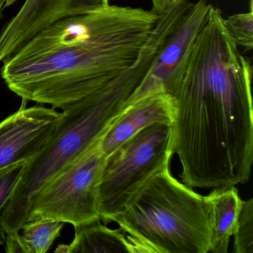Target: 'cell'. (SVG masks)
<instances>
[{
    "label": "cell",
    "mask_w": 253,
    "mask_h": 253,
    "mask_svg": "<svg viewBox=\"0 0 253 253\" xmlns=\"http://www.w3.org/2000/svg\"><path fill=\"white\" fill-rule=\"evenodd\" d=\"M211 6L182 66L174 93L171 150L189 187L236 186L253 162V67Z\"/></svg>",
    "instance_id": "obj_1"
},
{
    "label": "cell",
    "mask_w": 253,
    "mask_h": 253,
    "mask_svg": "<svg viewBox=\"0 0 253 253\" xmlns=\"http://www.w3.org/2000/svg\"><path fill=\"white\" fill-rule=\"evenodd\" d=\"M158 14L108 5L56 22L10 56L1 69L25 100L63 109L132 66Z\"/></svg>",
    "instance_id": "obj_2"
},
{
    "label": "cell",
    "mask_w": 253,
    "mask_h": 253,
    "mask_svg": "<svg viewBox=\"0 0 253 253\" xmlns=\"http://www.w3.org/2000/svg\"><path fill=\"white\" fill-rule=\"evenodd\" d=\"M141 82L128 69L89 95L63 108L61 119L46 146L27 163L26 169L0 216L5 234L20 232L29 220L32 200L66 166L85 152L125 109Z\"/></svg>",
    "instance_id": "obj_3"
},
{
    "label": "cell",
    "mask_w": 253,
    "mask_h": 253,
    "mask_svg": "<svg viewBox=\"0 0 253 253\" xmlns=\"http://www.w3.org/2000/svg\"><path fill=\"white\" fill-rule=\"evenodd\" d=\"M134 253H208L211 232L205 198L174 178L169 167L147 180L111 217Z\"/></svg>",
    "instance_id": "obj_4"
},
{
    "label": "cell",
    "mask_w": 253,
    "mask_h": 253,
    "mask_svg": "<svg viewBox=\"0 0 253 253\" xmlns=\"http://www.w3.org/2000/svg\"><path fill=\"white\" fill-rule=\"evenodd\" d=\"M171 126L156 124L106 156L99 187L100 220L109 223L151 177L169 167Z\"/></svg>",
    "instance_id": "obj_5"
},
{
    "label": "cell",
    "mask_w": 253,
    "mask_h": 253,
    "mask_svg": "<svg viewBox=\"0 0 253 253\" xmlns=\"http://www.w3.org/2000/svg\"><path fill=\"white\" fill-rule=\"evenodd\" d=\"M100 139L38 192L31 204L29 220L51 219L75 227L100 220L99 187L106 158Z\"/></svg>",
    "instance_id": "obj_6"
},
{
    "label": "cell",
    "mask_w": 253,
    "mask_h": 253,
    "mask_svg": "<svg viewBox=\"0 0 253 253\" xmlns=\"http://www.w3.org/2000/svg\"><path fill=\"white\" fill-rule=\"evenodd\" d=\"M211 6L207 0L192 2L160 49L143 81L128 97L125 108L157 91L174 95L180 69L207 23Z\"/></svg>",
    "instance_id": "obj_7"
},
{
    "label": "cell",
    "mask_w": 253,
    "mask_h": 253,
    "mask_svg": "<svg viewBox=\"0 0 253 253\" xmlns=\"http://www.w3.org/2000/svg\"><path fill=\"white\" fill-rule=\"evenodd\" d=\"M61 116L35 106L22 107L0 123V169L35 158L52 138Z\"/></svg>",
    "instance_id": "obj_8"
},
{
    "label": "cell",
    "mask_w": 253,
    "mask_h": 253,
    "mask_svg": "<svg viewBox=\"0 0 253 253\" xmlns=\"http://www.w3.org/2000/svg\"><path fill=\"white\" fill-rule=\"evenodd\" d=\"M109 5V0H26L0 33V62L56 22Z\"/></svg>",
    "instance_id": "obj_9"
},
{
    "label": "cell",
    "mask_w": 253,
    "mask_h": 253,
    "mask_svg": "<svg viewBox=\"0 0 253 253\" xmlns=\"http://www.w3.org/2000/svg\"><path fill=\"white\" fill-rule=\"evenodd\" d=\"M174 112V97L165 91H157L140 99L125 108L102 136V151L108 156L146 127L156 124L171 125Z\"/></svg>",
    "instance_id": "obj_10"
},
{
    "label": "cell",
    "mask_w": 253,
    "mask_h": 253,
    "mask_svg": "<svg viewBox=\"0 0 253 253\" xmlns=\"http://www.w3.org/2000/svg\"><path fill=\"white\" fill-rule=\"evenodd\" d=\"M204 198L211 226L210 253H226L235 232L243 200L235 186L212 189Z\"/></svg>",
    "instance_id": "obj_11"
},
{
    "label": "cell",
    "mask_w": 253,
    "mask_h": 253,
    "mask_svg": "<svg viewBox=\"0 0 253 253\" xmlns=\"http://www.w3.org/2000/svg\"><path fill=\"white\" fill-rule=\"evenodd\" d=\"M100 220L75 227L69 245L59 246L56 253H134V246L121 229H111Z\"/></svg>",
    "instance_id": "obj_12"
},
{
    "label": "cell",
    "mask_w": 253,
    "mask_h": 253,
    "mask_svg": "<svg viewBox=\"0 0 253 253\" xmlns=\"http://www.w3.org/2000/svg\"><path fill=\"white\" fill-rule=\"evenodd\" d=\"M64 223L51 219L29 220L22 226L20 234L27 253H45L60 237Z\"/></svg>",
    "instance_id": "obj_13"
},
{
    "label": "cell",
    "mask_w": 253,
    "mask_h": 253,
    "mask_svg": "<svg viewBox=\"0 0 253 253\" xmlns=\"http://www.w3.org/2000/svg\"><path fill=\"white\" fill-rule=\"evenodd\" d=\"M253 1L250 0L249 12L239 13L223 18L225 29L237 46L246 51L253 48Z\"/></svg>",
    "instance_id": "obj_14"
},
{
    "label": "cell",
    "mask_w": 253,
    "mask_h": 253,
    "mask_svg": "<svg viewBox=\"0 0 253 253\" xmlns=\"http://www.w3.org/2000/svg\"><path fill=\"white\" fill-rule=\"evenodd\" d=\"M233 253H253V200L243 201L234 232Z\"/></svg>",
    "instance_id": "obj_15"
},
{
    "label": "cell",
    "mask_w": 253,
    "mask_h": 253,
    "mask_svg": "<svg viewBox=\"0 0 253 253\" xmlns=\"http://www.w3.org/2000/svg\"><path fill=\"white\" fill-rule=\"evenodd\" d=\"M27 162H20L0 169V216L20 182ZM5 232L0 219V245L5 243Z\"/></svg>",
    "instance_id": "obj_16"
},
{
    "label": "cell",
    "mask_w": 253,
    "mask_h": 253,
    "mask_svg": "<svg viewBox=\"0 0 253 253\" xmlns=\"http://www.w3.org/2000/svg\"><path fill=\"white\" fill-rule=\"evenodd\" d=\"M5 251L8 253H27L26 246L20 232L5 234Z\"/></svg>",
    "instance_id": "obj_17"
},
{
    "label": "cell",
    "mask_w": 253,
    "mask_h": 253,
    "mask_svg": "<svg viewBox=\"0 0 253 253\" xmlns=\"http://www.w3.org/2000/svg\"><path fill=\"white\" fill-rule=\"evenodd\" d=\"M180 0H152V11L157 14L164 12Z\"/></svg>",
    "instance_id": "obj_18"
},
{
    "label": "cell",
    "mask_w": 253,
    "mask_h": 253,
    "mask_svg": "<svg viewBox=\"0 0 253 253\" xmlns=\"http://www.w3.org/2000/svg\"><path fill=\"white\" fill-rule=\"evenodd\" d=\"M5 8V1L4 0H0V20L2 18V13H3Z\"/></svg>",
    "instance_id": "obj_19"
},
{
    "label": "cell",
    "mask_w": 253,
    "mask_h": 253,
    "mask_svg": "<svg viewBox=\"0 0 253 253\" xmlns=\"http://www.w3.org/2000/svg\"><path fill=\"white\" fill-rule=\"evenodd\" d=\"M4 1H5V8H7V7H9L13 5L17 0H4Z\"/></svg>",
    "instance_id": "obj_20"
}]
</instances>
